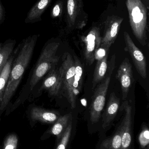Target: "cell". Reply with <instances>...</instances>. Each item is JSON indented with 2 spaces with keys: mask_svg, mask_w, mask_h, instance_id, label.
<instances>
[{
  "mask_svg": "<svg viewBox=\"0 0 149 149\" xmlns=\"http://www.w3.org/2000/svg\"><path fill=\"white\" fill-rule=\"evenodd\" d=\"M38 36L33 35L24 40L18 55L12 63L2 101L0 104L1 110L7 107L15 92L31 59Z\"/></svg>",
  "mask_w": 149,
  "mask_h": 149,
  "instance_id": "6da1fadb",
  "label": "cell"
},
{
  "mask_svg": "<svg viewBox=\"0 0 149 149\" xmlns=\"http://www.w3.org/2000/svg\"><path fill=\"white\" fill-rule=\"evenodd\" d=\"M75 72L73 83V93L75 98L77 99L78 95L80 93L83 84V69L79 59L74 56Z\"/></svg>",
  "mask_w": 149,
  "mask_h": 149,
  "instance_id": "e0dca14e",
  "label": "cell"
},
{
  "mask_svg": "<svg viewBox=\"0 0 149 149\" xmlns=\"http://www.w3.org/2000/svg\"><path fill=\"white\" fill-rule=\"evenodd\" d=\"M125 112L124 117L120 125L122 130L121 149H130L132 143V107L130 102L125 101L122 105Z\"/></svg>",
  "mask_w": 149,
  "mask_h": 149,
  "instance_id": "30bf717a",
  "label": "cell"
},
{
  "mask_svg": "<svg viewBox=\"0 0 149 149\" xmlns=\"http://www.w3.org/2000/svg\"><path fill=\"white\" fill-rule=\"evenodd\" d=\"M72 125L71 120L65 131L62 135L61 138L59 139V142L58 144L57 147L56 149H66L68 143L70 141L72 131Z\"/></svg>",
  "mask_w": 149,
  "mask_h": 149,
  "instance_id": "7402d4cb",
  "label": "cell"
},
{
  "mask_svg": "<svg viewBox=\"0 0 149 149\" xmlns=\"http://www.w3.org/2000/svg\"><path fill=\"white\" fill-rule=\"evenodd\" d=\"M115 55L111 59V63L108 68V74L104 79L98 85L92 98L90 106V118L91 122L94 123L99 122L101 116V113L105 107L106 97L111 81V75L114 69Z\"/></svg>",
  "mask_w": 149,
  "mask_h": 149,
  "instance_id": "277c9868",
  "label": "cell"
},
{
  "mask_svg": "<svg viewBox=\"0 0 149 149\" xmlns=\"http://www.w3.org/2000/svg\"><path fill=\"white\" fill-rule=\"evenodd\" d=\"M40 88V91L46 90L52 96H58L62 93V82L58 70L55 67L48 72Z\"/></svg>",
  "mask_w": 149,
  "mask_h": 149,
  "instance_id": "7c38bea8",
  "label": "cell"
},
{
  "mask_svg": "<svg viewBox=\"0 0 149 149\" xmlns=\"http://www.w3.org/2000/svg\"><path fill=\"white\" fill-rule=\"evenodd\" d=\"M52 0H38L28 12L24 22L34 23L42 21V16Z\"/></svg>",
  "mask_w": 149,
  "mask_h": 149,
  "instance_id": "5bb4252c",
  "label": "cell"
},
{
  "mask_svg": "<svg viewBox=\"0 0 149 149\" xmlns=\"http://www.w3.org/2000/svg\"><path fill=\"white\" fill-rule=\"evenodd\" d=\"M18 139L15 134H11L7 137L4 142L3 149H17Z\"/></svg>",
  "mask_w": 149,
  "mask_h": 149,
  "instance_id": "d4e9b609",
  "label": "cell"
},
{
  "mask_svg": "<svg viewBox=\"0 0 149 149\" xmlns=\"http://www.w3.org/2000/svg\"><path fill=\"white\" fill-rule=\"evenodd\" d=\"M3 67H0V74H1V72L2 70Z\"/></svg>",
  "mask_w": 149,
  "mask_h": 149,
  "instance_id": "4316f807",
  "label": "cell"
},
{
  "mask_svg": "<svg viewBox=\"0 0 149 149\" xmlns=\"http://www.w3.org/2000/svg\"><path fill=\"white\" fill-rule=\"evenodd\" d=\"M120 106V99L115 93H111L102 118V127L105 129L112 123L116 116Z\"/></svg>",
  "mask_w": 149,
  "mask_h": 149,
  "instance_id": "4fadbf2b",
  "label": "cell"
},
{
  "mask_svg": "<svg viewBox=\"0 0 149 149\" xmlns=\"http://www.w3.org/2000/svg\"><path fill=\"white\" fill-rule=\"evenodd\" d=\"M123 18L116 15L109 16L106 19L100 47L109 49L117 38Z\"/></svg>",
  "mask_w": 149,
  "mask_h": 149,
  "instance_id": "9c48e42d",
  "label": "cell"
},
{
  "mask_svg": "<svg viewBox=\"0 0 149 149\" xmlns=\"http://www.w3.org/2000/svg\"><path fill=\"white\" fill-rule=\"evenodd\" d=\"M62 63L58 69L62 82V93L73 109L76 106V99L73 93L72 86L75 72V62L71 55L66 52L62 58Z\"/></svg>",
  "mask_w": 149,
  "mask_h": 149,
  "instance_id": "5b68a950",
  "label": "cell"
},
{
  "mask_svg": "<svg viewBox=\"0 0 149 149\" xmlns=\"http://www.w3.org/2000/svg\"><path fill=\"white\" fill-rule=\"evenodd\" d=\"M31 117L33 120L48 123H54L60 117L59 113L55 111L46 110L35 107L31 109Z\"/></svg>",
  "mask_w": 149,
  "mask_h": 149,
  "instance_id": "9a60e30c",
  "label": "cell"
},
{
  "mask_svg": "<svg viewBox=\"0 0 149 149\" xmlns=\"http://www.w3.org/2000/svg\"><path fill=\"white\" fill-rule=\"evenodd\" d=\"M13 62V57H10V58L6 62L0 74V104L2 101Z\"/></svg>",
  "mask_w": 149,
  "mask_h": 149,
  "instance_id": "ffe728a7",
  "label": "cell"
},
{
  "mask_svg": "<svg viewBox=\"0 0 149 149\" xmlns=\"http://www.w3.org/2000/svg\"><path fill=\"white\" fill-rule=\"evenodd\" d=\"M65 0H58L51 10V17L52 19L61 17L64 10V3Z\"/></svg>",
  "mask_w": 149,
  "mask_h": 149,
  "instance_id": "603a6c76",
  "label": "cell"
},
{
  "mask_svg": "<svg viewBox=\"0 0 149 149\" xmlns=\"http://www.w3.org/2000/svg\"><path fill=\"white\" fill-rule=\"evenodd\" d=\"M122 130L120 126L115 134L103 141L100 149H121Z\"/></svg>",
  "mask_w": 149,
  "mask_h": 149,
  "instance_id": "d6986e66",
  "label": "cell"
},
{
  "mask_svg": "<svg viewBox=\"0 0 149 149\" xmlns=\"http://www.w3.org/2000/svg\"><path fill=\"white\" fill-rule=\"evenodd\" d=\"M101 38L99 28L94 26L82 39L84 44V56L89 65H92L95 61V53L100 47Z\"/></svg>",
  "mask_w": 149,
  "mask_h": 149,
  "instance_id": "52a82bcc",
  "label": "cell"
},
{
  "mask_svg": "<svg viewBox=\"0 0 149 149\" xmlns=\"http://www.w3.org/2000/svg\"><path fill=\"white\" fill-rule=\"evenodd\" d=\"M124 40L126 44V51L129 53L136 68L141 77L143 79L147 77V65L146 58L143 52L136 47L129 34L124 31Z\"/></svg>",
  "mask_w": 149,
  "mask_h": 149,
  "instance_id": "ba28073f",
  "label": "cell"
},
{
  "mask_svg": "<svg viewBox=\"0 0 149 149\" xmlns=\"http://www.w3.org/2000/svg\"><path fill=\"white\" fill-rule=\"evenodd\" d=\"M59 46V43L52 42L48 44L43 49L30 81L31 90L58 63L59 57L57 52Z\"/></svg>",
  "mask_w": 149,
  "mask_h": 149,
  "instance_id": "3957f363",
  "label": "cell"
},
{
  "mask_svg": "<svg viewBox=\"0 0 149 149\" xmlns=\"http://www.w3.org/2000/svg\"><path fill=\"white\" fill-rule=\"evenodd\" d=\"M71 113L66 114L60 116L54 123V125L50 130V133L57 136L58 139L59 140L65 131L70 121L71 120Z\"/></svg>",
  "mask_w": 149,
  "mask_h": 149,
  "instance_id": "ac0fdd59",
  "label": "cell"
},
{
  "mask_svg": "<svg viewBox=\"0 0 149 149\" xmlns=\"http://www.w3.org/2000/svg\"><path fill=\"white\" fill-rule=\"evenodd\" d=\"M66 22L69 29H81L86 24L87 14L84 10L83 0H67Z\"/></svg>",
  "mask_w": 149,
  "mask_h": 149,
  "instance_id": "8992f818",
  "label": "cell"
},
{
  "mask_svg": "<svg viewBox=\"0 0 149 149\" xmlns=\"http://www.w3.org/2000/svg\"><path fill=\"white\" fill-rule=\"evenodd\" d=\"M108 51L107 52L102 56L99 57L96 59L97 60V62L93 78L92 86L93 89L95 87L96 85H98L104 79L106 75L108 68Z\"/></svg>",
  "mask_w": 149,
  "mask_h": 149,
  "instance_id": "2e32d148",
  "label": "cell"
},
{
  "mask_svg": "<svg viewBox=\"0 0 149 149\" xmlns=\"http://www.w3.org/2000/svg\"><path fill=\"white\" fill-rule=\"evenodd\" d=\"M116 78L120 83L122 100H124L127 97L133 78L132 66L127 58L121 63L117 71Z\"/></svg>",
  "mask_w": 149,
  "mask_h": 149,
  "instance_id": "8fae6325",
  "label": "cell"
},
{
  "mask_svg": "<svg viewBox=\"0 0 149 149\" xmlns=\"http://www.w3.org/2000/svg\"><path fill=\"white\" fill-rule=\"evenodd\" d=\"M14 41L7 42L4 44H0V67H3L10 57L14 48Z\"/></svg>",
  "mask_w": 149,
  "mask_h": 149,
  "instance_id": "44dd1931",
  "label": "cell"
},
{
  "mask_svg": "<svg viewBox=\"0 0 149 149\" xmlns=\"http://www.w3.org/2000/svg\"><path fill=\"white\" fill-rule=\"evenodd\" d=\"M129 23L135 36L143 46L148 41L147 9L141 0H127Z\"/></svg>",
  "mask_w": 149,
  "mask_h": 149,
  "instance_id": "7a4b0ae2",
  "label": "cell"
},
{
  "mask_svg": "<svg viewBox=\"0 0 149 149\" xmlns=\"http://www.w3.org/2000/svg\"><path fill=\"white\" fill-rule=\"evenodd\" d=\"M5 20V10L1 2L0 1V24L4 22Z\"/></svg>",
  "mask_w": 149,
  "mask_h": 149,
  "instance_id": "484cf974",
  "label": "cell"
},
{
  "mask_svg": "<svg viewBox=\"0 0 149 149\" xmlns=\"http://www.w3.org/2000/svg\"><path fill=\"white\" fill-rule=\"evenodd\" d=\"M146 149H149L148 147V148H147Z\"/></svg>",
  "mask_w": 149,
  "mask_h": 149,
  "instance_id": "83f0119b",
  "label": "cell"
},
{
  "mask_svg": "<svg viewBox=\"0 0 149 149\" xmlns=\"http://www.w3.org/2000/svg\"><path fill=\"white\" fill-rule=\"evenodd\" d=\"M138 141L142 148L148 147L149 143V131L148 127L143 125L138 137Z\"/></svg>",
  "mask_w": 149,
  "mask_h": 149,
  "instance_id": "cb8c5ba5",
  "label": "cell"
}]
</instances>
